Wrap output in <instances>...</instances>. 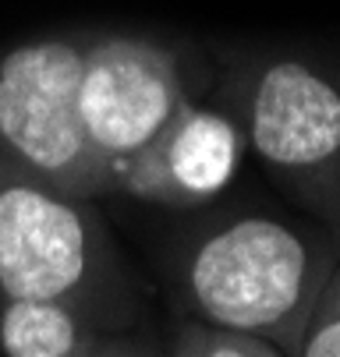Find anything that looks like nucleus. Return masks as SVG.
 Masks as SVG:
<instances>
[{
	"label": "nucleus",
	"mask_w": 340,
	"mask_h": 357,
	"mask_svg": "<svg viewBox=\"0 0 340 357\" xmlns=\"http://www.w3.org/2000/svg\"><path fill=\"white\" fill-rule=\"evenodd\" d=\"M333 266L330 244L273 220H237L191 251L184 283L191 304L216 329L276 343L298 357L309 312Z\"/></svg>",
	"instance_id": "1"
},
{
	"label": "nucleus",
	"mask_w": 340,
	"mask_h": 357,
	"mask_svg": "<svg viewBox=\"0 0 340 357\" xmlns=\"http://www.w3.org/2000/svg\"><path fill=\"white\" fill-rule=\"evenodd\" d=\"M0 294L61 301L92 326L110 319L121 276L103 223L82 198L0 156Z\"/></svg>",
	"instance_id": "2"
},
{
	"label": "nucleus",
	"mask_w": 340,
	"mask_h": 357,
	"mask_svg": "<svg viewBox=\"0 0 340 357\" xmlns=\"http://www.w3.org/2000/svg\"><path fill=\"white\" fill-rule=\"evenodd\" d=\"M85 50L89 43L54 36L0 57V156L82 202L117 191L78 117Z\"/></svg>",
	"instance_id": "3"
},
{
	"label": "nucleus",
	"mask_w": 340,
	"mask_h": 357,
	"mask_svg": "<svg viewBox=\"0 0 340 357\" xmlns=\"http://www.w3.org/2000/svg\"><path fill=\"white\" fill-rule=\"evenodd\" d=\"M245 124L259 156L340 230V89L298 61L269 64Z\"/></svg>",
	"instance_id": "4"
},
{
	"label": "nucleus",
	"mask_w": 340,
	"mask_h": 357,
	"mask_svg": "<svg viewBox=\"0 0 340 357\" xmlns=\"http://www.w3.org/2000/svg\"><path fill=\"white\" fill-rule=\"evenodd\" d=\"M184 103L188 92L167 46L135 36L89 43L78 82V117L92 152L114 177H121Z\"/></svg>",
	"instance_id": "5"
},
{
	"label": "nucleus",
	"mask_w": 340,
	"mask_h": 357,
	"mask_svg": "<svg viewBox=\"0 0 340 357\" xmlns=\"http://www.w3.org/2000/svg\"><path fill=\"white\" fill-rule=\"evenodd\" d=\"M245 152L237 121L184 103L174 121L121 170L117 191L170 209L202 206L220 195Z\"/></svg>",
	"instance_id": "6"
},
{
	"label": "nucleus",
	"mask_w": 340,
	"mask_h": 357,
	"mask_svg": "<svg viewBox=\"0 0 340 357\" xmlns=\"http://www.w3.org/2000/svg\"><path fill=\"white\" fill-rule=\"evenodd\" d=\"M92 340V322L61 301L8 297L0 308V350L8 357H82Z\"/></svg>",
	"instance_id": "7"
},
{
	"label": "nucleus",
	"mask_w": 340,
	"mask_h": 357,
	"mask_svg": "<svg viewBox=\"0 0 340 357\" xmlns=\"http://www.w3.org/2000/svg\"><path fill=\"white\" fill-rule=\"evenodd\" d=\"M298 357H340V262L326 276L309 312Z\"/></svg>",
	"instance_id": "8"
},
{
	"label": "nucleus",
	"mask_w": 340,
	"mask_h": 357,
	"mask_svg": "<svg viewBox=\"0 0 340 357\" xmlns=\"http://www.w3.org/2000/svg\"><path fill=\"white\" fill-rule=\"evenodd\" d=\"M266 343L245 333H227L216 326H188L174 357H263Z\"/></svg>",
	"instance_id": "9"
},
{
	"label": "nucleus",
	"mask_w": 340,
	"mask_h": 357,
	"mask_svg": "<svg viewBox=\"0 0 340 357\" xmlns=\"http://www.w3.org/2000/svg\"><path fill=\"white\" fill-rule=\"evenodd\" d=\"M82 357H145V354L135 350V347H128V343H114V340H100V336H96L82 350Z\"/></svg>",
	"instance_id": "10"
},
{
	"label": "nucleus",
	"mask_w": 340,
	"mask_h": 357,
	"mask_svg": "<svg viewBox=\"0 0 340 357\" xmlns=\"http://www.w3.org/2000/svg\"><path fill=\"white\" fill-rule=\"evenodd\" d=\"M263 357H280V354H276V350H273V347L266 343V350H263Z\"/></svg>",
	"instance_id": "11"
}]
</instances>
